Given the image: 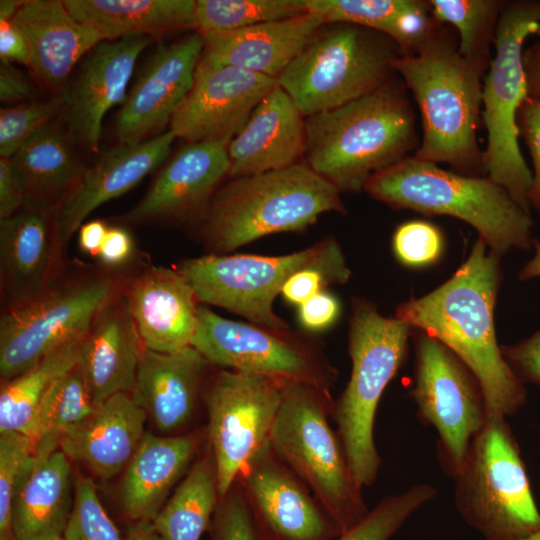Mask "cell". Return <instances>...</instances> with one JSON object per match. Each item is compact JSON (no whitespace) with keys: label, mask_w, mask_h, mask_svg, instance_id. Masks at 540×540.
<instances>
[{"label":"cell","mask_w":540,"mask_h":540,"mask_svg":"<svg viewBox=\"0 0 540 540\" xmlns=\"http://www.w3.org/2000/svg\"><path fill=\"white\" fill-rule=\"evenodd\" d=\"M500 258L479 237L450 279L430 293L400 304L395 317L449 348L478 380L488 414L506 418L526 403L527 393L496 338Z\"/></svg>","instance_id":"cell-1"},{"label":"cell","mask_w":540,"mask_h":540,"mask_svg":"<svg viewBox=\"0 0 540 540\" xmlns=\"http://www.w3.org/2000/svg\"><path fill=\"white\" fill-rule=\"evenodd\" d=\"M393 66L421 114L422 139L413 156L463 175L485 174L476 136L484 75L460 54L455 29L435 21L418 49L399 55Z\"/></svg>","instance_id":"cell-2"},{"label":"cell","mask_w":540,"mask_h":540,"mask_svg":"<svg viewBox=\"0 0 540 540\" xmlns=\"http://www.w3.org/2000/svg\"><path fill=\"white\" fill-rule=\"evenodd\" d=\"M401 78L336 109L305 119V163L341 192L416 151V117Z\"/></svg>","instance_id":"cell-3"},{"label":"cell","mask_w":540,"mask_h":540,"mask_svg":"<svg viewBox=\"0 0 540 540\" xmlns=\"http://www.w3.org/2000/svg\"><path fill=\"white\" fill-rule=\"evenodd\" d=\"M346 213L340 191L305 162L230 178L195 221L210 254H225L264 236L300 232L323 213Z\"/></svg>","instance_id":"cell-4"},{"label":"cell","mask_w":540,"mask_h":540,"mask_svg":"<svg viewBox=\"0 0 540 540\" xmlns=\"http://www.w3.org/2000/svg\"><path fill=\"white\" fill-rule=\"evenodd\" d=\"M363 190L396 209L460 219L499 257L533 245L531 214L487 176L444 170L412 155L372 175Z\"/></svg>","instance_id":"cell-5"},{"label":"cell","mask_w":540,"mask_h":540,"mask_svg":"<svg viewBox=\"0 0 540 540\" xmlns=\"http://www.w3.org/2000/svg\"><path fill=\"white\" fill-rule=\"evenodd\" d=\"M333 406L330 392L302 383L283 385L270 446L310 489L342 534L369 509L341 439L330 425Z\"/></svg>","instance_id":"cell-6"},{"label":"cell","mask_w":540,"mask_h":540,"mask_svg":"<svg viewBox=\"0 0 540 540\" xmlns=\"http://www.w3.org/2000/svg\"><path fill=\"white\" fill-rule=\"evenodd\" d=\"M412 328L402 320L381 315L369 301L352 305L348 352L349 381L334 402L332 416L351 469L363 487L378 475L381 458L374 442V422L381 396L402 367Z\"/></svg>","instance_id":"cell-7"},{"label":"cell","mask_w":540,"mask_h":540,"mask_svg":"<svg viewBox=\"0 0 540 540\" xmlns=\"http://www.w3.org/2000/svg\"><path fill=\"white\" fill-rule=\"evenodd\" d=\"M322 28L277 77L303 116L309 117L363 97L395 76L402 54L388 36L361 26Z\"/></svg>","instance_id":"cell-8"},{"label":"cell","mask_w":540,"mask_h":540,"mask_svg":"<svg viewBox=\"0 0 540 540\" xmlns=\"http://www.w3.org/2000/svg\"><path fill=\"white\" fill-rule=\"evenodd\" d=\"M455 504L486 540H517L540 530V513L506 418L488 414L453 475Z\"/></svg>","instance_id":"cell-9"},{"label":"cell","mask_w":540,"mask_h":540,"mask_svg":"<svg viewBox=\"0 0 540 540\" xmlns=\"http://www.w3.org/2000/svg\"><path fill=\"white\" fill-rule=\"evenodd\" d=\"M539 33L540 0L506 1L482 92V120L487 130L485 174L528 213L532 172L520 151L517 113L527 98L522 64L524 42L529 35Z\"/></svg>","instance_id":"cell-10"},{"label":"cell","mask_w":540,"mask_h":540,"mask_svg":"<svg viewBox=\"0 0 540 540\" xmlns=\"http://www.w3.org/2000/svg\"><path fill=\"white\" fill-rule=\"evenodd\" d=\"M125 279L106 273L63 279L4 309L0 318L1 382L22 374L65 344L83 338Z\"/></svg>","instance_id":"cell-11"},{"label":"cell","mask_w":540,"mask_h":540,"mask_svg":"<svg viewBox=\"0 0 540 540\" xmlns=\"http://www.w3.org/2000/svg\"><path fill=\"white\" fill-rule=\"evenodd\" d=\"M345 258L334 238L282 256L207 254L182 261L177 270L193 288L198 302L222 307L252 324L290 330L273 311V303L297 271Z\"/></svg>","instance_id":"cell-12"},{"label":"cell","mask_w":540,"mask_h":540,"mask_svg":"<svg viewBox=\"0 0 540 540\" xmlns=\"http://www.w3.org/2000/svg\"><path fill=\"white\" fill-rule=\"evenodd\" d=\"M191 346L217 368L259 375L280 385L302 383L330 392L337 370L319 344L290 330L228 320L198 305Z\"/></svg>","instance_id":"cell-13"},{"label":"cell","mask_w":540,"mask_h":540,"mask_svg":"<svg viewBox=\"0 0 540 540\" xmlns=\"http://www.w3.org/2000/svg\"><path fill=\"white\" fill-rule=\"evenodd\" d=\"M410 394L418 418L435 428L441 465L453 477L488 417L478 380L449 348L419 331Z\"/></svg>","instance_id":"cell-14"},{"label":"cell","mask_w":540,"mask_h":540,"mask_svg":"<svg viewBox=\"0 0 540 540\" xmlns=\"http://www.w3.org/2000/svg\"><path fill=\"white\" fill-rule=\"evenodd\" d=\"M282 387L266 377L223 368L207 377L203 393L206 438L216 464L220 497L269 443Z\"/></svg>","instance_id":"cell-15"},{"label":"cell","mask_w":540,"mask_h":540,"mask_svg":"<svg viewBox=\"0 0 540 540\" xmlns=\"http://www.w3.org/2000/svg\"><path fill=\"white\" fill-rule=\"evenodd\" d=\"M236 482L263 540H335L341 535L310 489L276 456L270 441Z\"/></svg>","instance_id":"cell-16"},{"label":"cell","mask_w":540,"mask_h":540,"mask_svg":"<svg viewBox=\"0 0 540 540\" xmlns=\"http://www.w3.org/2000/svg\"><path fill=\"white\" fill-rule=\"evenodd\" d=\"M276 85L275 78L200 59L192 88L172 117L170 131L188 143L228 146Z\"/></svg>","instance_id":"cell-17"},{"label":"cell","mask_w":540,"mask_h":540,"mask_svg":"<svg viewBox=\"0 0 540 540\" xmlns=\"http://www.w3.org/2000/svg\"><path fill=\"white\" fill-rule=\"evenodd\" d=\"M151 42L144 35L105 40L83 58L76 76L56 94L74 144L98 151L103 119L124 102L137 59Z\"/></svg>","instance_id":"cell-18"},{"label":"cell","mask_w":540,"mask_h":540,"mask_svg":"<svg viewBox=\"0 0 540 540\" xmlns=\"http://www.w3.org/2000/svg\"><path fill=\"white\" fill-rule=\"evenodd\" d=\"M204 48L195 32L149 57L114 122L118 144H137L162 134L189 93Z\"/></svg>","instance_id":"cell-19"},{"label":"cell","mask_w":540,"mask_h":540,"mask_svg":"<svg viewBox=\"0 0 540 540\" xmlns=\"http://www.w3.org/2000/svg\"><path fill=\"white\" fill-rule=\"evenodd\" d=\"M227 145L188 143L161 169L121 220L129 225L196 221L229 174Z\"/></svg>","instance_id":"cell-20"},{"label":"cell","mask_w":540,"mask_h":540,"mask_svg":"<svg viewBox=\"0 0 540 540\" xmlns=\"http://www.w3.org/2000/svg\"><path fill=\"white\" fill-rule=\"evenodd\" d=\"M175 135L169 130L137 144H118L104 152L53 212L65 247L85 219L104 203L131 190L168 157Z\"/></svg>","instance_id":"cell-21"},{"label":"cell","mask_w":540,"mask_h":540,"mask_svg":"<svg viewBox=\"0 0 540 540\" xmlns=\"http://www.w3.org/2000/svg\"><path fill=\"white\" fill-rule=\"evenodd\" d=\"M53 212L24 207L0 220V277L5 308L26 301L63 276Z\"/></svg>","instance_id":"cell-22"},{"label":"cell","mask_w":540,"mask_h":540,"mask_svg":"<svg viewBox=\"0 0 540 540\" xmlns=\"http://www.w3.org/2000/svg\"><path fill=\"white\" fill-rule=\"evenodd\" d=\"M122 295L145 348L175 352L191 346L198 301L177 269L148 267L125 279Z\"/></svg>","instance_id":"cell-23"},{"label":"cell","mask_w":540,"mask_h":540,"mask_svg":"<svg viewBox=\"0 0 540 540\" xmlns=\"http://www.w3.org/2000/svg\"><path fill=\"white\" fill-rule=\"evenodd\" d=\"M211 365L193 346L175 352L145 348L132 396L163 432L188 428L203 400Z\"/></svg>","instance_id":"cell-24"},{"label":"cell","mask_w":540,"mask_h":540,"mask_svg":"<svg viewBox=\"0 0 540 540\" xmlns=\"http://www.w3.org/2000/svg\"><path fill=\"white\" fill-rule=\"evenodd\" d=\"M324 18L314 12L237 30L202 36L201 60L231 66L277 80L324 26Z\"/></svg>","instance_id":"cell-25"},{"label":"cell","mask_w":540,"mask_h":540,"mask_svg":"<svg viewBox=\"0 0 540 540\" xmlns=\"http://www.w3.org/2000/svg\"><path fill=\"white\" fill-rule=\"evenodd\" d=\"M144 349L121 291L96 316L80 347L78 365L95 406L132 394Z\"/></svg>","instance_id":"cell-26"},{"label":"cell","mask_w":540,"mask_h":540,"mask_svg":"<svg viewBox=\"0 0 540 540\" xmlns=\"http://www.w3.org/2000/svg\"><path fill=\"white\" fill-rule=\"evenodd\" d=\"M305 120L277 85L256 106L227 146L229 178L286 168L304 154Z\"/></svg>","instance_id":"cell-27"},{"label":"cell","mask_w":540,"mask_h":540,"mask_svg":"<svg viewBox=\"0 0 540 540\" xmlns=\"http://www.w3.org/2000/svg\"><path fill=\"white\" fill-rule=\"evenodd\" d=\"M146 417L132 394H115L67 430L59 449L96 477L109 480L126 468L137 450Z\"/></svg>","instance_id":"cell-28"},{"label":"cell","mask_w":540,"mask_h":540,"mask_svg":"<svg viewBox=\"0 0 540 540\" xmlns=\"http://www.w3.org/2000/svg\"><path fill=\"white\" fill-rule=\"evenodd\" d=\"M13 21L27 39L30 68L56 94L68 83L76 64L104 41L59 0L25 1Z\"/></svg>","instance_id":"cell-29"},{"label":"cell","mask_w":540,"mask_h":540,"mask_svg":"<svg viewBox=\"0 0 540 540\" xmlns=\"http://www.w3.org/2000/svg\"><path fill=\"white\" fill-rule=\"evenodd\" d=\"M201 439L197 431L165 437L144 434L120 488L121 504L129 518L152 522L194 462Z\"/></svg>","instance_id":"cell-30"},{"label":"cell","mask_w":540,"mask_h":540,"mask_svg":"<svg viewBox=\"0 0 540 540\" xmlns=\"http://www.w3.org/2000/svg\"><path fill=\"white\" fill-rule=\"evenodd\" d=\"M74 145L55 119L9 158L25 187L24 207L54 212L66 198L86 167L77 157Z\"/></svg>","instance_id":"cell-31"},{"label":"cell","mask_w":540,"mask_h":540,"mask_svg":"<svg viewBox=\"0 0 540 540\" xmlns=\"http://www.w3.org/2000/svg\"><path fill=\"white\" fill-rule=\"evenodd\" d=\"M72 495L70 459L58 449L34 467L14 500V539L63 537L73 509Z\"/></svg>","instance_id":"cell-32"},{"label":"cell","mask_w":540,"mask_h":540,"mask_svg":"<svg viewBox=\"0 0 540 540\" xmlns=\"http://www.w3.org/2000/svg\"><path fill=\"white\" fill-rule=\"evenodd\" d=\"M68 11L102 39L195 29L194 0H64Z\"/></svg>","instance_id":"cell-33"},{"label":"cell","mask_w":540,"mask_h":540,"mask_svg":"<svg viewBox=\"0 0 540 540\" xmlns=\"http://www.w3.org/2000/svg\"><path fill=\"white\" fill-rule=\"evenodd\" d=\"M326 24L347 23L378 31L414 53L435 24L429 0H304Z\"/></svg>","instance_id":"cell-34"},{"label":"cell","mask_w":540,"mask_h":540,"mask_svg":"<svg viewBox=\"0 0 540 540\" xmlns=\"http://www.w3.org/2000/svg\"><path fill=\"white\" fill-rule=\"evenodd\" d=\"M219 499L216 464L207 442L151 525L161 540H200Z\"/></svg>","instance_id":"cell-35"},{"label":"cell","mask_w":540,"mask_h":540,"mask_svg":"<svg viewBox=\"0 0 540 540\" xmlns=\"http://www.w3.org/2000/svg\"><path fill=\"white\" fill-rule=\"evenodd\" d=\"M83 338L65 344L22 374L1 382L0 433L34 437L39 406L52 384L78 364Z\"/></svg>","instance_id":"cell-36"},{"label":"cell","mask_w":540,"mask_h":540,"mask_svg":"<svg viewBox=\"0 0 540 540\" xmlns=\"http://www.w3.org/2000/svg\"><path fill=\"white\" fill-rule=\"evenodd\" d=\"M95 408L83 372L77 364L57 379L45 394L36 416L35 466L58 450L63 434Z\"/></svg>","instance_id":"cell-37"},{"label":"cell","mask_w":540,"mask_h":540,"mask_svg":"<svg viewBox=\"0 0 540 540\" xmlns=\"http://www.w3.org/2000/svg\"><path fill=\"white\" fill-rule=\"evenodd\" d=\"M432 17L452 26L460 54L485 75L491 62L500 14L506 0H429Z\"/></svg>","instance_id":"cell-38"},{"label":"cell","mask_w":540,"mask_h":540,"mask_svg":"<svg viewBox=\"0 0 540 540\" xmlns=\"http://www.w3.org/2000/svg\"><path fill=\"white\" fill-rule=\"evenodd\" d=\"M306 12L304 0H197L195 30L204 36L292 18Z\"/></svg>","instance_id":"cell-39"},{"label":"cell","mask_w":540,"mask_h":540,"mask_svg":"<svg viewBox=\"0 0 540 540\" xmlns=\"http://www.w3.org/2000/svg\"><path fill=\"white\" fill-rule=\"evenodd\" d=\"M437 494L434 486L417 484L382 499L353 528L335 540H389L420 507Z\"/></svg>","instance_id":"cell-40"},{"label":"cell","mask_w":540,"mask_h":540,"mask_svg":"<svg viewBox=\"0 0 540 540\" xmlns=\"http://www.w3.org/2000/svg\"><path fill=\"white\" fill-rule=\"evenodd\" d=\"M33 438L17 433H0V540H15L12 532L14 500L35 467Z\"/></svg>","instance_id":"cell-41"},{"label":"cell","mask_w":540,"mask_h":540,"mask_svg":"<svg viewBox=\"0 0 540 540\" xmlns=\"http://www.w3.org/2000/svg\"><path fill=\"white\" fill-rule=\"evenodd\" d=\"M65 540H121L117 526L103 507L93 482L79 477L74 504L63 534Z\"/></svg>","instance_id":"cell-42"},{"label":"cell","mask_w":540,"mask_h":540,"mask_svg":"<svg viewBox=\"0 0 540 540\" xmlns=\"http://www.w3.org/2000/svg\"><path fill=\"white\" fill-rule=\"evenodd\" d=\"M57 95L46 101H30L0 111V155L10 158L35 132L60 118Z\"/></svg>","instance_id":"cell-43"},{"label":"cell","mask_w":540,"mask_h":540,"mask_svg":"<svg viewBox=\"0 0 540 540\" xmlns=\"http://www.w3.org/2000/svg\"><path fill=\"white\" fill-rule=\"evenodd\" d=\"M392 247L397 260L403 265L426 267L441 257L444 238L434 224L424 220H410L396 228Z\"/></svg>","instance_id":"cell-44"},{"label":"cell","mask_w":540,"mask_h":540,"mask_svg":"<svg viewBox=\"0 0 540 540\" xmlns=\"http://www.w3.org/2000/svg\"><path fill=\"white\" fill-rule=\"evenodd\" d=\"M209 531L211 540H263L236 481L220 497Z\"/></svg>","instance_id":"cell-45"},{"label":"cell","mask_w":540,"mask_h":540,"mask_svg":"<svg viewBox=\"0 0 540 540\" xmlns=\"http://www.w3.org/2000/svg\"><path fill=\"white\" fill-rule=\"evenodd\" d=\"M351 276L345 258L301 269L285 283L281 294L290 303L301 305L331 284H344Z\"/></svg>","instance_id":"cell-46"},{"label":"cell","mask_w":540,"mask_h":540,"mask_svg":"<svg viewBox=\"0 0 540 540\" xmlns=\"http://www.w3.org/2000/svg\"><path fill=\"white\" fill-rule=\"evenodd\" d=\"M517 129L529 149L533 165L530 207L540 216V103L528 97L523 101L517 113Z\"/></svg>","instance_id":"cell-47"},{"label":"cell","mask_w":540,"mask_h":540,"mask_svg":"<svg viewBox=\"0 0 540 540\" xmlns=\"http://www.w3.org/2000/svg\"><path fill=\"white\" fill-rule=\"evenodd\" d=\"M501 349L506 362L522 382L540 385V329L528 339Z\"/></svg>","instance_id":"cell-48"},{"label":"cell","mask_w":540,"mask_h":540,"mask_svg":"<svg viewBox=\"0 0 540 540\" xmlns=\"http://www.w3.org/2000/svg\"><path fill=\"white\" fill-rule=\"evenodd\" d=\"M339 313L338 300L323 290L299 305L298 318L305 329L317 332L330 327Z\"/></svg>","instance_id":"cell-49"},{"label":"cell","mask_w":540,"mask_h":540,"mask_svg":"<svg viewBox=\"0 0 540 540\" xmlns=\"http://www.w3.org/2000/svg\"><path fill=\"white\" fill-rule=\"evenodd\" d=\"M26 203L24 184L9 158H0V220L9 218Z\"/></svg>","instance_id":"cell-50"},{"label":"cell","mask_w":540,"mask_h":540,"mask_svg":"<svg viewBox=\"0 0 540 540\" xmlns=\"http://www.w3.org/2000/svg\"><path fill=\"white\" fill-rule=\"evenodd\" d=\"M37 89L14 64H0V100L4 103L32 101Z\"/></svg>","instance_id":"cell-51"},{"label":"cell","mask_w":540,"mask_h":540,"mask_svg":"<svg viewBox=\"0 0 540 540\" xmlns=\"http://www.w3.org/2000/svg\"><path fill=\"white\" fill-rule=\"evenodd\" d=\"M134 242L131 234L124 227H109L101 246L98 259L109 267L124 265L132 257Z\"/></svg>","instance_id":"cell-52"},{"label":"cell","mask_w":540,"mask_h":540,"mask_svg":"<svg viewBox=\"0 0 540 540\" xmlns=\"http://www.w3.org/2000/svg\"><path fill=\"white\" fill-rule=\"evenodd\" d=\"M0 59L1 62L18 63L30 67V49L27 39L13 20L0 22Z\"/></svg>","instance_id":"cell-53"},{"label":"cell","mask_w":540,"mask_h":540,"mask_svg":"<svg viewBox=\"0 0 540 540\" xmlns=\"http://www.w3.org/2000/svg\"><path fill=\"white\" fill-rule=\"evenodd\" d=\"M522 64L527 97L540 103V33L538 39L523 50Z\"/></svg>","instance_id":"cell-54"},{"label":"cell","mask_w":540,"mask_h":540,"mask_svg":"<svg viewBox=\"0 0 540 540\" xmlns=\"http://www.w3.org/2000/svg\"><path fill=\"white\" fill-rule=\"evenodd\" d=\"M109 226L102 220L83 223L78 230V244L82 252L98 257Z\"/></svg>","instance_id":"cell-55"},{"label":"cell","mask_w":540,"mask_h":540,"mask_svg":"<svg viewBox=\"0 0 540 540\" xmlns=\"http://www.w3.org/2000/svg\"><path fill=\"white\" fill-rule=\"evenodd\" d=\"M533 246L535 248V254L520 270L518 274L520 281L540 277V242L534 239Z\"/></svg>","instance_id":"cell-56"},{"label":"cell","mask_w":540,"mask_h":540,"mask_svg":"<svg viewBox=\"0 0 540 540\" xmlns=\"http://www.w3.org/2000/svg\"><path fill=\"white\" fill-rule=\"evenodd\" d=\"M126 540H161L157 533L154 531L151 522H138L133 527Z\"/></svg>","instance_id":"cell-57"},{"label":"cell","mask_w":540,"mask_h":540,"mask_svg":"<svg viewBox=\"0 0 540 540\" xmlns=\"http://www.w3.org/2000/svg\"><path fill=\"white\" fill-rule=\"evenodd\" d=\"M25 1L1 0L0 1V22L11 21L23 6Z\"/></svg>","instance_id":"cell-58"},{"label":"cell","mask_w":540,"mask_h":540,"mask_svg":"<svg viewBox=\"0 0 540 540\" xmlns=\"http://www.w3.org/2000/svg\"><path fill=\"white\" fill-rule=\"evenodd\" d=\"M517 540H540V530L530 536L517 539Z\"/></svg>","instance_id":"cell-59"},{"label":"cell","mask_w":540,"mask_h":540,"mask_svg":"<svg viewBox=\"0 0 540 540\" xmlns=\"http://www.w3.org/2000/svg\"><path fill=\"white\" fill-rule=\"evenodd\" d=\"M52 540H65L63 537H59V538H55V539H52Z\"/></svg>","instance_id":"cell-60"}]
</instances>
